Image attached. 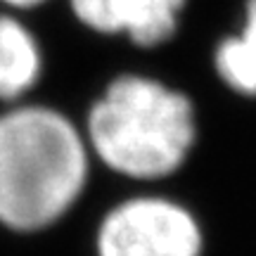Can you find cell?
I'll use <instances>...</instances> for the list:
<instances>
[{
  "label": "cell",
  "instance_id": "52a82bcc",
  "mask_svg": "<svg viewBox=\"0 0 256 256\" xmlns=\"http://www.w3.org/2000/svg\"><path fill=\"white\" fill-rule=\"evenodd\" d=\"M8 5H17V8H31V5H38L43 0H5Z\"/></svg>",
  "mask_w": 256,
  "mask_h": 256
},
{
  "label": "cell",
  "instance_id": "8992f818",
  "mask_svg": "<svg viewBox=\"0 0 256 256\" xmlns=\"http://www.w3.org/2000/svg\"><path fill=\"white\" fill-rule=\"evenodd\" d=\"M216 69L232 90L256 95V0H249L242 34L218 46Z\"/></svg>",
  "mask_w": 256,
  "mask_h": 256
},
{
  "label": "cell",
  "instance_id": "277c9868",
  "mask_svg": "<svg viewBox=\"0 0 256 256\" xmlns=\"http://www.w3.org/2000/svg\"><path fill=\"white\" fill-rule=\"evenodd\" d=\"M185 0H72L74 14L102 34H126L138 46H159L174 36Z\"/></svg>",
  "mask_w": 256,
  "mask_h": 256
},
{
  "label": "cell",
  "instance_id": "5b68a950",
  "mask_svg": "<svg viewBox=\"0 0 256 256\" xmlns=\"http://www.w3.org/2000/svg\"><path fill=\"white\" fill-rule=\"evenodd\" d=\"M40 52L19 22L0 17V100H14L36 83Z\"/></svg>",
  "mask_w": 256,
  "mask_h": 256
},
{
  "label": "cell",
  "instance_id": "3957f363",
  "mask_svg": "<svg viewBox=\"0 0 256 256\" xmlns=\"http://www.w3.org/2000/svg\"><path fill=\"white\" fill-rule=\"evenodd\" d=\"M202 232L190 211L159 197L119 204L98 230L100 256H200Z\"/></svg>",
  "mask_w": 256,
  "mask_h": 256
},
{
  "label": "cell",
  "instance_id": "7a4b0ae2",
  "mask_svg": "<svg viewBox=\"0 0 256 256\" xmlns=\"http://www.w3.org/2000/svg\"><path fill=\"white\" fill-rule=\"evenodd\" d=\"M88 138L104 164L130 178H162L194 142L192 102L142 76H121L88 112Z\"/></svg>",
  "mask_w": 256,
  "mask_h": 256
},
{
  "label": "cell",
  "instance_id": "6da1fadb",
  "mask_svg": "<svg viewBox=\"0 0 256 256\" xmlns=\"http://www.w3.org/2000/svg\"><path fill=\"white\" fill-rule=\"evenodd\" d=\"M86 178V145L66 116L50 107L0 116V223L46 228L74 206Z\"/></svg>",
  "mask_w": 256,
  "mask_h": 256
}]
</instances>
